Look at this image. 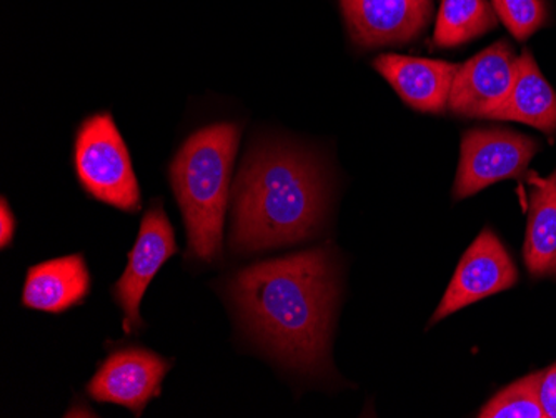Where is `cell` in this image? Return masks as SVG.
<instances>
[{
    "instance_id": "18",
    "label": "cell",
    "mask_w": 556,
    "mask_h": 418,
    "mask_svg": "<svg viewBox=\"0 0 556 418\" xmlns=\"http://www.w3.org/2000/svg\"><path fill=\"white\" fill-rule=\"evenodd\" d=\"M540 397H542L546 418H556V364H553L552 367L546 368L542 372Z\"/></svg>"
},
{
    "instance_id": "11",
    "label": "cell",
    "mask_w": 556,
    "mask_h": 418,
    "mask_svg": "<svg viewBox=\"0 0 556 418\" xmlns=\"http://www.w3.org/2000/svg\"><path fill=\"white\" fill-rule=\"evenodd\" d=\"M374 67L389 80L405 104L415 111L442 114L448 109L453 80L460 65L435 59L386 54L375 59Z\"/></svg>"
},
{
    "instance_id": "6",
    "label": "cell",
    "mask_w": 556,
    "mask_h": 418,
    "mask_svg": "<svg viewBox=\"0 0 556 418\" xmlns=\"http://www.w3.org/2000/svg\"><path fill=\"white\" fill-rule=\"evenodd\" d=\"M179 252L174 227L161 201L150 205L140 223L139 236L129 252V264L112 289L114 301L124 311V330L127 335L142 329L140 302L162 265Z\"/></svg>"
},
{
    "instance_id": "19",
    "label": "cell",
    "mask_w": 556,
    "mask_h": 418,
    "mask_svg": "<svg viewBox=\"0 0 556 418\" xmlns=\"http://www.w3.org/2000/svg\"><path fill=\"white\" fill-rule=\"evenodd\" d=\"M15 218L9 207L8 201L2 199L0 204V248L8 249L14 240Z\"/></svg>"
},
{
    "instance_id": "1",
    "label": "cell",
    "mask_w": 556,
    "mask_h": 418,
    "mask_svg": "<svg viewBox=\"0 0 556 418\" xmlns=\"http://www.w3.org/2000/svg\"><path fill=\"white\" fill-rule=\"evenodd\" d=\"M230 293L250 332L278 360L305 372L327 365L339 297L327 248L250 265L233 277Z\"/></svg>"
},
{
    "instance_id": "15",
    "label": "cell",
    "mask_w": 556,
    "mask_h": 418,
    "mask_svg": "<svg viewBox=\"0 0 556 418\" xmlns=\"http://www.w3.org/2000/svg\"><path fill=\"white\" fill-rule=\"evenodd\" d=\"M496 22L498 17L489 0H442L433 42L452 49L495 29Z\"/></svg>"
},
{
    "instance_id": "9",
    "label": "cell",
    "mask_w": 556,
    "mask_h": 418,
    "mask_svg": "<svg viewBox=\"0 0 556 418\" xmlns=\"http://www.w3.org/2000/svg\"><path fill=\"white\" fill-rule=\"evenodd\" d=\"M518 58L507 40H498L458 68L448 109L468 118H489L510 96Z\"/></svg>"
},
{
    "instance_id": "4",
    "label": "cell",
    "mask_w": 556,
    "mask_h": 418,
    "mask_svg": "<svg viewBox=\"0 0 556 418\" xmlns=\"http://www.w3.org/2000/svg\"><path fill=\"white\" fill-rule=\"evenodd\" d=\"M75 174L83 189L102 204L136 214L140 187L129 149L108 112L83 122L74 143Z\"/></svg>"
},
{
    "instance_id": "14",
    "label": "cell",
    "mask_w": 556,
    "mask_h": 418,
    "mask_svg": "<svg viewBox=\"0 0 556 418\" xmlns=\"http://www.w3.org/2000/svg\"><path fill=\"white\" fill-rule=\"evenodd\" d=\"M530 214L525 239V264L535 277L556 274V170L542 179L535 172L528 177Z\"/></svg>"
},
{
    "instance_id": "2",
    "label": "cell",
    "mask_w": 556,
    "mask_h": 418,
    "mask_svg": "<svg viewBox=\"0 0 556 418\" xmlns=\"http://www.w3.org/2000/svg\"><path fill=\"white\" fill-rule=\"evenodd\" d=\"M232 197L230 248L239 254L302 242L317 232L327 211L318 164L280 143L247 154Z\"/></svg>"
},
{
    "instance_id": "10",
    "label": "cell",
    "mask_w": 556,
    "mask_h": 418,
    "mask_svg": "<svg viewBox=\"0 0 556 418\" xmlns=\"http://www.w3.org/2000/svg\"><path fill=\"white\" fill-rule=\"evenodd\" d=\"M350 37L377 49L417 39L432 17L433 0H340Z\"/></svg>"
},
{
    "instance_id": "3",
    "label": "cell",
    "mask_w": 556,
    "mask_h": 418,
    "mask_svg": "<svg viewBox=\"0 0 556 418\" xmlns=\"http://www.w3.org/2000/svg\"><path fill=\"white\" fill-rule=\"evenodd\" d=\"M237 124L197 130L170 165V182L186 223L189 257L212 264L222 255L225 208L239 147Z\"/></svg>"
},
{
    "instance_id": "7",
    "label": "cell",
    "mask_w": 556,
    "mask_h": 418,
    "mask_svg": "<svg viewBox=\"0 0 556 418\" xmlns=\"http://www.w3.org/2000/svg\"><path fill=\"white\" fill-rule=\"evenodd\" d=\"M172 365V360L149 349H121L99 365L87 383V393L100 404L121 405L140 417L149 402L161 395Z\"/></svg>"
},
{
    "instance_id": "12",
    "label": "cell",
    "mask_w": 556,
    "mask_h": 418,
    "mask_svg": "<svg viewBox=\"0 0 556 418\" xmlns=\"http://www.w3.org/2000/svg\"><path fill=\"white\" fill-rule=\"evenodd\" d=\"M90 287L92 277L83 254L52 258L27 270L22 305L47 314H62L83 304Z\"/></svg>"
},
{
    "instance_id": "8",
    "label": "cell",
    "mask_w": 556,
    "mask_h": 418,
    "mask_svg": "<svg viewBox=\"0 0 556 418\" xmlns=\"http://www.w3.org/2000/svg\"><path fill=\"white\" fill-rule=\"evenodd\" d=\"M517 280V267L507 249L503 248L492 230H483L462 257L455 276L433 314L432 324L440 322L475 302L511 289Z\"/></svg>"
},
{
    "instance_id": "17",
    "label": "cell",
    "mask_w": 556,
    "mask_h": 418,
    "mask_svg": "<svg viewBox=\"0 0 556 418\" xmlns=\"http://www.w3.org/2000/svg\"><path fill=\"white\" fill-rule=\"evenodd\" d=\"M492 5L503 26L520 42L545 26L548 18L545 0H492Z\"/></svg>"
},
{
    "instance_id": "16",
    "label": "cell",
    "mask_w": 556,
    "mask_h": 418,
    "mask_svg": "<svg viewBox=\"0 0 556 418\" xmlns=\"http://www.w3.org/2000/svg\"><path fill=\"white\" fill-rule=\"evenodd\" d=\"M540 382H542V372L532 373L511 383L507 389L496 393L478 417L546 418L542 397H540Z\"/></svg>"
},
{
    "instance_id": "5",
    "label": "cell",
    "mask_w": 556,
    "mask_h": 418,
    "mask_svg": "<svg viewBox=\"0 0 556 418\" xmlns=\"http://www.w3.org/2000/svg\"><path fill=\"white\" fill-rule=\"evenodd\" d=\"M532 137L505 129H475L462 137L455 201L482 192L500 180L518 179L539 152Z\"/></svg>"
},
{
    "instance_id": "13",
    "label": "cell",
    "mask_w": 556,
    "mask_h": 418,
    "mask_svg": "<svg viewBox=\"0 0 556 418\" xmlns=\"http://www.w3.org/2000/svg\"><path fill=\"white\" fill-rule=\"evenodd\" d=\"M489 121H514L542 130L546 136L556 132V93L542 76L532 52L518 58L517 79L510 96Z\"/></svg>"
}]
</instances>
